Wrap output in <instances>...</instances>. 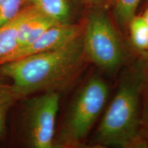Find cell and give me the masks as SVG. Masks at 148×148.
Masks as SVG:
<instances>
[{"mask_svg":"<svg viewBox=\"0 0 148 148\" xmlns=\"http://www.w3.org/2000/svg\"><path fill=\"white\" fill-rule=\"evenodd\" d=\"M86 59L81 36L58 49L1 64L0 76L10 79L23 98L62 87L78 73Z\"/></svg>","mask_w":148,"mask_h":148,"instance_id":"obj_1","label":"cell"},{"mask_svg":"<svg viewBox=\"0 0 148 148\" xmlns=\"http://www.w3.org/2000/svg\"><path fill=\"white\" fill-rule=\"evenodd\" d=\"M147 73L142 59L125 70L97 127L95 138L97 144L123 148L147 147L140 132L142 96Z\"/></svg>","mask_w":148,"mask_h":148,"instance_id":"obj_2","label":"cell"},{"mask_svg":"<svg viewBox=\"0 0 148 148\" xmlns=\"http://www.w3.org/2000/svg\"><path fill=\"white\" fill-rule=\"evenodd\" d=\"M109 88L98 75L90 77L79 88L55 138L53 147H73L84 141L108 101Z\"/></svg>","mask_w":148,"mask_h":148,"instance_id":"obj_3","label":"cell"},{"mask_svg":"<svg viewBox=\"0 0 148 148\" xmlns=\"http://www.w3.org/2000/svg\"><path fill=\"white\" fill-rule=\"evenodd\" d=\"M82 38L88 60L109 73L120 67L124 59L121 40L110 18L99 8L88 16Z\"/></svg>","mask_w":148,"mask_h":148,"instance_id":"obj_4","label":"cell"},{"mask_svg":"<svg viewBox=\"0 0 148 148\" xmlns=\"http://www.w3.org/2000/svg\"><path fill=\"white\" fill-rule=\"evenodd\" d=\"M60 99L58 92L49 90L25 102L23 113V130L27 143L31 147H54Z\"/></svg>","mask_w":148,"mask_h":148,"instance_id":"obj_5","label":"cell"},{"mask_svg":"<svg viewBox=\"0 0 148 148\" xmlns=\"http://www.w3.org/2000/svg\"><path fill=\"white\" fill-rule=\"evenodd\" d=\"M84 25L71 23H57L49 27L29 45L16 49L0 60V65L36 53L58 49L82 36Z\"/></svg>","mask_w":148,"mask_h":148,"instance_id":"obj_6","label":"cell"},{"mask_svg":"<svg viewBox=\"0 0 148 148\" xmlns=\"http://www.w3.org/2000/svg\"><path fill=\"white\" fill-rule=\"evenodd\" d=\"M26 16L20 25L18 45L16 49L25 47L35 41L47 29L58 23L29 5Z\"/></svg>","mask_w":148,"mask_h":148,"instance_id":"obj_7","label":"cell"},{"mask_svg":"<svg viewBox=\"0 0 148 148\" xmlns=\"http://www.w3.org/2000/svg\"><path fill=\"white\" fill-rule=\"evenodd\" d=\"M27 5L56 23H70L71 7L69 0H27Z\"/></svg>","mask_w":148,"mask_h":148,"instance_id":"obj_8","label":"cell"},{"mask_svg":"<svg viewBox=\"0 0 148 148\" xmlns=\"http://www.w3.org/2000/svg\"><path fill=\"white\" fill-rule=\"evenodd\" d=\"M28 8L27 5L15 18L0 26V60L17 47L18 29Z\"/></svg>","mask_w":148,"mask_h":148,"instance_id":"obj_9","label":"cell"},{"mask_svg":"<svg viewBox=\"0 0 148 148\" xmlns=\"http://www.w3.org/2000/svg\"><path fill=\"white\" fill-rule=\"evenodd\" d=\"M0 76V139L4 136L7 114L16 101L21 99L12 84H7Z\"/></svg>","mask_w":148,"mask_h":148,"instance_id":"obj_10","label":"cell"},{"mask_svg":"<svg viewBox=\"0 0 148 148\" xmlns=\"http://www.w3.org/2000/svg\"><path fill=\"white\" fill-rule=\"evenodd\" d=\"M127 26L133 46L142 53L148 51V24L143 16L134 15Z\"/></svg>","mask_w":148,"mask_h":148,"instance_id":"obj_11","label":"cell"},{"mask_svg":"<svg viewBox=\"0 0 148 148\" xmlns=\"http://www.w3.org/2000/svg\"><path fill=\"white\" fill-rule=\"evenodd\" d=\"M114 14L121 27L127 26L134 15L141 0H112Z\"/></svg>","mask_w":148,"mask_h":148,"instance_id":"obj_12","label":"cell"},{"mask_svg":"<svg viewBox=\"0 0 148 148\" xmlns=\"http://www.w3.org/2000/svg\"><path fill=\"white\" fill-rule=\"evenodd\" d=\"M27 5V0H0V26L15 18Z\"/></svg>","mask_w":148,"mask_h":148,"instance_id":"obj_13","label":"cell"},{"mask_svg":"<svg viewBox=\"0 0 148 148\" xmlns=\"http://www.w3.org/2000/svg\"><path fill=\"white\" fill-rule=\"evenodd\" d=\"M140 132L148 147V73L145 79L142 96Z\"/></svg>","mask_w":148,"mask_h":148,"instance_id":"obj_14","label":"cell"},{"mask_svg":"<svg viewBox=\"0 0 148 148\" xmlns=\"http://www.w3.org/2000/svg\"><path fill=\"white\" fill-rule=\"evenodd\" d=\"M85 5L90 7H95L96 8H100L106 2L107 0H79Z\"/></svg>","mask_w":148,"mask_h":148,"instance_id":"obj_15","label":"cell"},{"mask_svg":"<svg viewBox=\"0 0 148 148\" xmlns=\"http://www.w3.org/2000/svg\"><path fill=\"white\" fill-rule=\"evenodd\" d=\"M141 59L142 60H143V64L144 66H145L146 71H147L148 73V51L143 53V58Z\"/></svg>","mask_w":148,"mask_h":148,"instance_id":"obj_16","label":"cell"},{"mask_svg":"<svg viewBox=\"0 0 148 148\" xmlns=\"http://www.w3.org/2000/svg\"><path fill=\"white\" fill-rule=\"evenodd\" d=\"M142 16H143L144 19H145V21H146V23H147L148 24V5L147 6V8H146L145 12H144V13L143 15H142Z\"/></svg>","mask_w":148,"mask_h":148,"instance_id":"obj_17","label":"cell"}]
</instances>
